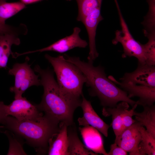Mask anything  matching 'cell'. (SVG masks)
I'll return each instance as SVG.
<instances>
[{"instance_id":"52a82bcc","label":"cell","mask_w":155,"mask_h":155,"mask_svg":"<svg viewBox=\"0 0 155 155\" xmlns=\"http://www.w3.org/2000/svg\"><path fill=\"white\" fill-rule=\"evenodd\" d=\"M108 78L126 92L129 98L138 97L139 99L136 101L138 105L143 107L154 104L155 102V87L119 82L112 75L109 76Z\"/></svg>"},{"instance_id":"7c38bea8","label":"cell","mask_w":155,"mask_h":155,"mask_svg":"<svg viewBox=\"0 0 155 155\" xmlns=\"http://www.w3.org/2000/svg\"><path fill=\"white\" fill-rule=\"evenodd\" d=\"M82 97L80 106L83 110V116L78 119L79 125L83 126L90 125L107 137L110 126L98 115L92 107L90 102L86 99L83 94Z\"/></svg>"},{"instance_id":"4316f807","label":"cell","mask_w":155,"mask_h":155,"mask_svg":"<svg viewBox=\"0 0 155 155\" xmlns=\"http://www.w3.org/2000/svg\"><path fill=\"white\" fill-rule=\"evenodd\" d=\"M7 115V105L5 104L3 102L0 101V123H2Z\"/></svg>"},{"instance_id":"9a60e30c","label":"cell","mask_w":155,"mask_h":155,"mask_svg":"<svg viewBox=\"0 0 155 155\" xmlns=\"http://www.w3.org/2000/svg\"><path fill=\"white\" fill-rule=\"evenodd\" d=\"M59 130L49 139L47 154L49 155H69L67 126H60Z\"/></svg>"},{"instance_id":"ba28073f","label":"cell","mask_w":155,"mask_h":155,"mask_svg":"<svg viewBox=\"0 0 155 155\" xmlns=\"http://www.w3.org/2000/svg\"><path fill=\"white\" fill-rule=\"evenodd\" d=\"M8 115H11L20 121L35 119L44 115L37 105L31 103L25 97L15 99L9 105H7Z\"/></svg>"},{"instance_id":"2e32d148","label":"cell","mask_w":155,"mask_h":155,"mask_svg":"<svg viewBox=\"0 0 155 155\" xmlns=\"http://www.w3.org/2000/svg\"><path fill=\"white\" fill-rule=\"evenodd\" d=\"M129 104L124 101L121 102L113 107H103L102 114L105 117L112 116L111 124L115 137L123 130V119L124 114L129 108Z\"/></svg>"},{"instance_id":"5bb4252c","label":"cell","mask_w":155,"mask_h":155,"mask_svg":"<svg viewBox=\"0 0 155 155\" xmlns=\"http://www.w3.org/2000/svg\"><path fill=\"white\" fill-rule=\"evenodd\" d=\"M79 129L85 146L88 149L97 154L108 155L104 148L102 137L98 130L90 125Z\"/></svg>"},{"instance_id":"f1b7e54d","label":"cell","mask_w":155,"mask_h":155,"mask_svg":"<svg viewBox=\"0 0 155 155\" xmlns=\"http://www.w3.org/2000/svg\"><path fill=\"white\" fill-rule=\"evenodd\" d=\"M42 0H20L24 4H28L36 2Z\"/></svg>"},{"instance_id":"603a6c76","label":"cell","mask_w":155,"mask_h":155,"mask_svg":"<svg viewBox=\"0 0 155 155\" xmlns=\"http://www.w3.org/2000/svg\"><path fill=\"white\" fill-rule=\"evenodd\" d=\"M147 2L148 11L142 23L144 27V33L146 37L155 34V0H147Z\"/></svg>"},{"instance_id":"277c9868","label":"cell","mask_w":155,"mask_h":155,"mask_svg":"<svg viewBox=\"0 0 155 155\" xmlns=\"http://www.w3.org/2000/svg\"><path fill=\"white\" fill-rule=\"evenodd\" d=\"M51 63L56 74L57 82L61 89L74 96L81 98L86 78L75 65L65 60L63 55L53 57L48 54L44 55Z\"/></svg>"},{"instance_id":"7402d4cb","label":"cell","mask_w":155,"mask_h":155,"mask_svg":"<svg viewBox=\"0 0 155 155\" xmlns=\"http://www.w3.org/2000/svg\"><path fill=\"white\" fill-rule=\"evenodd\" d=\"M71 1L72 0H66ZM78 5V13L76 20L81 22L87 15L98 8H101L102 0H75Z\"/></svg>"},{"instance_id":"d6986e66","label":"cell","mask_w":155,"mask_h":155,"mask_svg":"<svg viewBox=\"0 0 155 155\" xmlns=\"http://www.w3.org/2000/svg\"><path fill=\"white\" fill-rule=\"evenodd\" d=\"M21 1L7 2L6 0H0V23L6 24L5 21L26 7Z\"/></svg>"},{"instance_id":"d4e9b609","label":"cell","mask_w":155,"mask_h":155,"mask_svg":"<svg viewBox=\"0 0 155 155\" xmlns=\"http://www.w3.org/2000/svg\"><path fill=\"white\" fill-rule=\"evenodd\" d=\"M137 105V104L135 103L132 107V108L131 109L127 110L124 114L123 119L122 131L136 122V121L133 119L132 117L133 116V113L135 110Z\"/></svg>"},{"instance_id":"484cf974","label":"cell","mask_w":155,"mask_h":155,"mask_svg":"<svg viewBox=\"0 0 155 155\" xmlns=\"http://www.w3.org/2000/svg\"><path fill=\"white\" fill-rule=\"evenodd\" d=\"M108 155H126L127 153L116 143L111 144L110 146V150Z\"/></svg>"},{"instance_id":"7a4b0ae2","label":"cell","mask_w":155,"mask_h":155,"mask_svg":"<svg viewBox=\"0 0 155 155\" xmlns=\"http://www.w3.org/2000/svg\"><path fill=\"white\" fill-rule=\"evenodd\" d=\"M63 56L65 60L75 65L82 71L86 78L85 83L89 87L90 95L98 97L103 107H114L122 101L127 102L132 107L136 103V101L128 97L126 92L107 77L103 67L94 66L93 62H86L78 57L66 54Z\"/></svg>"},{"instance_id":"8fae6325","label":"cell","mask_w":155,"mask_h":155,"mask_svg":"<svg viewBox=\"0 0 155 155\" xmlns=\"http://www.w3.org/2000/svg\"><path fill=\"white\" fill-rule=\"evenodd\" d=\"M121 82L155 87V67L138 63L133 72H126L120 79Z\"/></svg>"},{"instance_id":"4fadbf2b","label":"cell","mask_w":155,"mask_h":155,"mask_svg":"<svg viewBox=\"0 0 155 155\" xmlns=\"http://www.w3.org/2000/svg\"><path fill=\"white\" fill-rule=\"evenodd\" d=\"M103 19L101 8H98L86 16L81 21L86 27L88 37L89 51L88 61L93 62L99 56L96 48L95 37L98 25Z\"/></svg>"},{"instance_id":"6da1fadb","label":"cell","mask_w":155,"mask_h":155,"mask_svg":"<svg viewBox=\"0 0 155 155\" xmlns=\"http://www.w3.org/2000/svg\"><path fill=\"white\" fill-rule=\"evenodd\" d=\"M34 70L40 77L41 85L44 88L41 101L37 105L38 108L59 126L72 125L73 113L80 106L82 99L61 89L54 78L53 70L42 69L38 65L35 66Z\"/></svg>"},{"instance_id":"9c48e42d","label":"cell","mask_w":155,"mask_h":155,"mask_svg":"<svg viewBox=\"0 0 155 155\" xmlns=\"http://www.w3.org/2000/svg\"><path fill=\"white\" fill-rule=\"evenodd\" d=\"M81 30L78 27H74L71 35L61 39L49 46L43 48L21 54L25 55L36 52L53 51L63 53L76 47L85 48L88 45L86 40L82 39L79 36Z\"/></svg>"},{"instance_id":"44dd1931","label":"cell","mask_w":155,"mask_h":155,"mask_svg":"<svg viewBox=\"0 0 155 155\" xmlns=\"http://www.w3.org/2000/svg\"><path fill=\"white\" fill-rule=\"evenodd\" d=\"M140 129L142 138L138 146L139 155H155V137L144 126H141Z\"/></svg>"},{"instance_id":"5b68a950","label":"cell","mask_w":155,"mask_h":155,"mask_svg":"<svg viewBox=\"0 0 155 155\" xmlns=\"http://www.w3.org/2000/svg\"><path fill=\"white\" fill-rule=\"evenodd\" d=\"M120 20L121 29L115 32V37L112 40L114 45L120 43L123 49L122 55L124 58L127 57L136 58L138 63L145 64V58L142 44L137 41L130 32L127 25L123 16L117 1L115 2Z\"/></svg>"},{"instance_id":"8992f818","label":"cell","mask_w":155,"mask_h":155,"mask_svg":"<svg viewBox=\"0 0 155 155\" xmlns=\"http://www.w3.org/2000/svg\"><path fill=\"white\" fill-rule=\"evenodd\" d=\"M27 59L23 63H15L8 71V74L14 77V84L10 90L14 93L15 99L22 97L25 91L31 86L41 85L39 75L35 74L28 64Z\"/></svg>"},{"instance_id":"cb8c5ba5","label":"cell","mask_w":155,"mask_h":155,"mask_svg":"<svg viewBox=\"0 0 155 155\" xmlns=\"http://www.w3.org/2000/svg\"><path fill=\"white\" fill-rule=\"evenodd\" d=\"M148 42L142 44L145 58V63L149 65H155V34L147 37Z\"/></svg>"},{"instance_id":"3957f363","label":"cell","mask_w":155,"mask_h":155,"mask_svg":"<svg viewBox=\"0 0 155 155\" xmlns=\"http://www.w3.org/2000/svg\"><path fill=\"white\" fill-rule=\"evenodd\" d=\"M0 127V131L7 130L24 139L38 154L47 153L49 141L59 129V125L44 115L35 119L20 121L7 116Z\"/></svg>"},{"instance_id":"ffe728a7","label":"cell","mask_w":155,"mask_h":155,"mask_svg":"<svg viewBox=\"0 0 155 155\" xmlns=\"http://www.w3.org/2000/svg\"><path fill=\"white\" fill-rule=\"evenodd\" d=\"M68 137L69 155H98L83 144L75 132H70L68 133Z\"/></svg>"},{"instance_id":"83f0119b","label":"cell","mask_w":155,"mask_h":155,"mask_svg":"<svg viewBox=\"0 0 155 155\" xmlns=\"http://www.w3.org/2000/svg\"><path fill=\"white\" fill-rule=\"evenodd\" d=\"M12 32H13L12 27L6 24H2L0 23V36Z\"/></svg>"},{"instance_id":"30bf717a","label":"cell","mask_w":155,"mask_h":155,"mask_svg":"<svg viewBox=\"0 0 155 155\" xmlns=\"http://www.w3.org/2000/svg\"><path fill=\"white\" fill-rule=\"evenodd\" d=\"M142 126L136 122L115 137V143L130 155H139L138 146L142 138L140 127Z\"/></svg>"},{"instance_id":"e0dca14e","label":"cell","mask_w":155,"mask_h":155,"mask_svg":"<svg viewBox=\"0 0 155 155\" xmlns=\"http://www.w3.org/2000/svg\"><path fill=\"white\" fill-rule=\"evenodd\" d=\"M19 38L13 33H7L0 36V68H6L9 57L13 53L11 50L13 45L20 44Z\"/></svg>"},{"instance_id":"ac0fdd59","label":"cell","mask_w":155,"mask_h":155,"mask_svg":"<svg viewBox=\"0 0 155 155\" xmlns=\"http://www.w3.org/2000/svg\"><path fill=\"white\" fill-rule=\"evenodd\" d=\"M143 111L138 113L134 111L133 116L135 120L142 126H145L146 130L155 137V106H143Z\"/></svg>"}]
</instances>
